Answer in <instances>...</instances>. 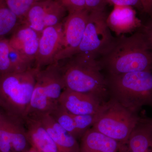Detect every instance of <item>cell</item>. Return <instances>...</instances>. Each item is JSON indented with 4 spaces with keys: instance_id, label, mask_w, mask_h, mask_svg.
<instances>
[{
    "instance_id": "cell-1",
    "label": "cell",
    "mask_w": 152,
    "mask_h": 152,
    "mask_svg": "<svg viewBox=\"0 0 152 152\" xmlns=\"http://www.w3.org/2000/svg\"><path fill=\"white\" fill-rule=\"evenodd\" d=\"M98 61L107 75L152 71V53L140 31L116 38L110 50Z\"/></svg>"
},
{
    "instance_id": "cell-2",
    "label": "cell",
    "mask_w": 152,
    "mask_h": 152,
    "mask_svg": "<svg viewBox=\"0 0 152 152\" xmlns=\"http://www.w3.org/2000/svg\"><path fill=\"white\" fill-rule=\"evenodd\" d=\"M63 61V64L58 63L65 89L93 95L102 103L108 100L107 80L98 60L74 55Z\"/></svg>"
},
{
    "instance_id": "cell-3",
    "label": "cell",
    "mask_w": 152,
    "mask_h": 152,
    "mask_svg": "<svg viewBox=\"0 0 152 152\" xmlns=\"http://www.w3.org/2000/svg\"><path fill=\"white\" fill-rule=\"evenodd\" d=\"M38 69L0 74V110L12 118L24 121L28 110Z\"/></svg>"
},
{
    "instance_id": "cell-4",
    "label": "cell",
    "mask_w": 152,
    "mask_h": 152,
    "mask_svg": "<svg viewBox=\"0 0 152 152\" xmlns=\"http://www.w3.org/2000/svg\"><path fill=\"white\" fill-rule=\"evenodd\" d=\"M109 98L134 113L152 107V71L106 75Z\"/></svg>"
},
{
    "instance_id": "cell-5",
    "label": "cell",
    "mask_w": 152,
    "mask_h": 152,
    "mask_svg": "<svg viewBox=\"0 0 152 152\" xmlns=\"http://www.w3.org/2000/svg\"><path fill=\"white\" fill-rule=\"evenodd\" d=\"M64 89L59 63H54L38 70L26 117L50 113L58 104Z\"/></svg>"
},
{
    "instance_id": "cell-6",
    "label": "cell",
    "mask_w": 152,
    "mask_h": 152,
    "mask_svg": "<svg viewBox=\"0 0 152 152\" xmlns=\"http://www.w3.org/2000/svg\"><path fill=\"white\" fill-rule=\"evenodd\" d=\"M140 117L109 98L102 104L96 121L92 127L119 143L126 142L130 136Z\"/></svg>"
},
{
    "instance_id": "cell-7",
    "label": "cell",
    "mask_w": 152,
    "mask_h": 152,
    "mask_svg": "<svg viewBox=\"0 0 152 152\" xmlns=\"http://www.w3.org/2000/svg\"><path fill=\"white\" fill-rule=\"evenodd\" d=\"M107 18L104 11L89 12L83 37L75 55L98 60L110 50L116 38L112 35Z\"/></svg>"
},
{
    "instance_id": "cell-8",
    "label": "cell",
    "mask_w": 152,
    "mask_h": 152,
    "mask_svg": "<svg viewBox=\"0 0 152 152\" xmlns=\"http://www.w3.org/2000/svg\"><path fill=\"white\" fill-rule=\"evenodd\" d=\"M89 15L86 9L68 13L64 21L62 45L55 58V62L75 54L83 37Z\"/></svg>"
},
{
    "instance_id": "cell-9",
    "label": "cell",
    "mask_w": 152,
    "mask_h": 152,
    "mask_svg": "<svg viewBox=\"0 0 152 152\" xmlns=\"http://www.w3.org/2000/svg\"><path fill=\"white\" fill-rule=\"evenodd\" d=\"M66 9L56 0H45L36 3L20 21L38 33L46 28L59 24L65 18Z\"/></svg>"
},
{
    "instance_id": "cell-10",
    "label": "cell",
    "mask_w": 152,
    "mask_h": 152,
    "mask_svg": "<svg viewBox=\"0 0 152 152\" xmlns=\"http://www.w3.org/2000/svg\"><path fill=\"white\" fill-rule=\"evenodd\" d=\"M64 21L46 28L41 32L34 63L35 67L38 69L56 63L55 58L62 45Z\"/></svg>"
},
{
    "instance_id": "cell-11",
    "label": "cell",
    "mask_w": 152,
    "mask_h": 152,
    "mask_svg": "<svg viewBox=\"0 0 152 152\" xmlns=\"http://www.w3.org/2000/svg\"><path fill=\"white\" fill-rule=\"evenodd\" d=\"M40 35L28 26L20 23L12 33L9 42L22 58L32 66L37 54Z\"/></svg>"
},
{
    "instance_id": "cell-12",
    "label": "cell",
    "mask_w": 152,
    "mask_h": 152,
    "mask_svg": "<svg viewBox=\"0 0 152 152\" xmlns=\"http://www.w3.org/2000/svg\"><path fill=\"white\" fill-rule=\"evenodd\" d=\"M103 103L93 95L66 89L63 91L59 100V104L74 115L97 113Z\"/></svg>"
},
{
    "instance_id": "cell-13",
    "label": "cell",
    "mask_w": 152,
    "mask_h": 152,
    "mask_svg": "<svg viewBox=\"0 0 152 152\" xmlns=\"http://www.w3.org/2000/svg\"><path fill=\"white\" fill-rule=\"evenodd\" d=\"M107 23L111 31L118 35L132 32L142 26L135 10L130 6H114L107 17Z\"/></svg>"
},
{
    "instance_id": "cell-14",
    "label": "cell",
    "mask_w": 152,
    "mask_h": 152,
    "mask_svg": "<svg viewBox=\"0 0 152 152\" xmlns=\"http://www.w3.org/2000/svg\"><path fill=\"white\" fill-rule=\"evenodd\" d=\"M24 123L31 147L39 152H61L37 117L27 116Z\"/></svg>"
},
{
    "instance_id": "cell-15",
    "label": "cell",
    "mask_w": 152,
    "mask_h": 152,
    "mask_svg": "<svg viewBox=\"0 0 152 152\" xmlns=\"http://www.w3.org/2000/svg\"><path fill=\"white\" fill-rule=\"evenodd\" d=\"M33 116L40 121L61 152H80L78 140L59 124L50 114Z\"/></svg>"
},
{
    "instance_id": "cell-16",
    "label": "cell",
    "mask_w": 152,
    "mask_h": 152,
    "mask_svg": "<svg viewBox=\"0 0 152 152\" xmlns=\"http://www.w3.org/2000/svg\"><path fill=\"white\" fill-rule=\"evenodd\" d=\"M80 152H118L119 142L91 128L82 136Z\"/></svg>"
},
{
    "instance_id": "cell-17",
    "label": "cell",
    "mask_w": 152,
    "mask_h": 152,
    "mask_svg": "<svg viewBox=\"0 0 152 152\" xmlns=\"http://www.w3.org/2000/svg\"><path fill=\"white\" fill-rule=\"evenodd\" d=\"M31 68L11 46L8 39H0V74L23 72Z\"/></svg>"
},
{
    "instance_id": "cell-18",
    "label": "cell",
    "mask_w": 152,
    "mask_h": 152,
    "mask_svg": "<svg viewBox=\"0 0 152 152\" xmlns=\"http://www.w3.org/2000/svg\"><path fill=\"white\" fill-rule=\"evenodd\" d=\"M6 116L7 119L13 152H26L31 146L28 140L24 121L14 119Z\"/></svg>"
},
{
    "instance_id": "cell-19",
    "label": "cell",
    "mask_w": 152,
    "mask_h": 152,
    "mask_svg": "<svg viewBox=\"0 0 152 152\" xmlns=\"http://www.w3.org/2000/svg\"><path fill=\"white\" fill-rule=\"evenodd\" d=\"M20 23L18 18L9 7L6 0H0V39L12 34Z\"/></svg>"
},
{
    "instance_id": "cell-20",
    "label": "cell",
    "mask_w": 152,
    "mask_h": 152,
    "mask_svg": "<svg viewBox=\"0 0 152 152\" xmlns=\"http://www.w3.org/2000/svg\"><path fill=\"white\" fill-rule=\"evenodd\" d=\"M52 118L77 140L79 137L72 115L59 104L50 113Z\"/></svg>"
},
{
    "instance_id": "cell-21",
    "label": "cell",
    "mask_w": 152,
    "mask_h": 152,
    "mask_svg": "<svg viewBox=\"0 0 152 152\" xmlns=\"http://www.w3.org/2000/svg\"><path fill=\"white\" fill-rule=\"evenodd\" d=\"M99 112L96 114L90 115H74L72 114L80 140L85 132L92 127L94 124L97 119Z\"/></svg>"
},
{
    "instance_id": "cell-22",
    "label": "cell",
    "mask_w": 152,
    "mask_h": 152,
    "mask_svg": "<svg viewBox=\"0 0 152 152\" xmlns=\"http://www.w3.org/2000/svg\"><path fill=\"white\" fill-rule=\"evenodd\" d=\"M43 1L45 0H6V1L9 7L18 18L20 23L28 11L34 4Z\"/></svg>"
},
{
    "instance_id": "cell-23",
    "label": "cell",
    "mask_w": 152,
    "mask_h": 152,
    "mask_svg": "<svg viewBox=\"0 0 152 152\" xmlns=\"http://www.w3.org/2000/svg\"><path fill=\"white\" fill-rule=\"evenodd\" d=\"M0 152H13L7 119L2 112L0 119Z\"/></svg>"
},
{
    "instance_id": "cell-24",
    "label": "cell",
    "mask_w": 152,
    "mask_h": 152,
    "mask_svg": "<svg viewBox=\"0 0 152 152\" xmlns=\"http://www.w3.org/2000/svg\"><path fill=\"white\" fill-rule=\"evenodd\" d=\"M66 9L68 13L86 9V0H56Z\"/></svg>"
},
{
    "instance_id": "cell-25",
    "label": "cell",
    "mask_w": 152,
    "mask_h": 152,
    "mask_svg": "<svg viewBox=\"0 0 152 152\" xmlns=\"http://www.w3.org/2000/svg\"><path fill=\"white\" fill-rule=\"evenodd\" d=\"M140 31L143 36L145 41L152 53V15L144 25L142 24Z\"/></svg>"
},
{
    "instance_id": "cell-26",
    "label": "cell",
    "mask_w": 152,
    "mask_h": 152,
    "mask_svg": "<svg viewBox=\"0 0 152 152\" xmlns=\"http://www.w3.org/2000/svg\"><path fill=\"white\" fill-rule=\"evenodd\" d=\"M86 9L89 12H104L107 4L105 0H86Z\"/></svg>"
},
{
    "instance_id": "cell-27",
    "label": "cell",
    "mask_w": 152,
    "mask_h": 152,
    "mask_svg": "<svg viewBox=\"0 0 152 152\" xmlns=\"http://www.w3.org/2000/svg\"><path fill=\"white\" fill-rule=\"evenodd\" d=\"M106 3L114 6H125L134 7L143 11L140 0H105Z\"/></svg>"
},
{
    "instance_id": "cell-28",
    "label": "cell",
    "mask_w": 152,
    "mask_h": 152,
    "mask_svg": "<svg viewBox=\"0 0 152 152\" xmlns=\"http://www.w3.org/2000/svg\"><path fill=\"white\" fill-rule=\"evenodd\" d=\"M143 12L152 15V0H140Z\"/></svg>"
},
{
    "instance_id": "cell-29",
    "label": "cell",
    "mask_w": 152,
    "mask_h": 152,
    "mask_svg": "<svg viewBox=\"0 0 152 152\" xmlns=\"http://www.w3.org/2000/svg\"><path fill=\"white\" fill-rule=\"evenodd\" d=\"M119 152H152V147L149 148H144L131 151H119Z\"/></svg>"
},
{
    "instance_id": "cell-30",
    "label": "cell",
    "mask_w": 152,
    "mask_h": 152,
    "mask_svg": "<svg viewBox=\"0 0 152 152\" xmlns=\"http://www.w3.org/2000/svg\"><path fill=\"white\" fill-rule=\"evenodd\" d=\"M38 152L37 151H36L35 149L33 148L32 147H31L30 149H29L28 150H27V151H26V152Z\"/></svg>"
},
{
    "instance_id": "cell-31",
    "label": "cell",
    "mask_w": 152,
    "mask_h": 152,
    "mask_svg": "<svg viewBox=\"0 0 152 152\" xmlns=\"http://www.w3.org/2000/svg\"><path fill=\"white\" fill-rule=\"evenodd\" d=\"M2 111L0 110V119H1V116Z\"/></svg>"
},
{
    "instance_id": "cell-32",
    "label": "cell",
    "mask_w": 152,
    "mask_h": 152,
    "mask_svg": "<svg viewBox=\"0 0 152 152\" xmlns=\"http://www.w3.org/2000/svg\"><path fill=\"white\" fill-rule=\"evenodd\" d=\"M151 121L152 123V118H151Z\"/></svg>"
}]
</instances>
